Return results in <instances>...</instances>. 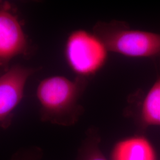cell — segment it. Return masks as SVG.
Segmentation results:
<instances>
[{
  "label": "cell",
  "mask_w": 160,
  "mask_h": 160,
  "mask_svg": "<svg viewBox=\"0 0 160 160\" xmlns=\"http://www.w3.org/2000/svg\"><path fill=\"white\" fill-rule=\"evenodd\" d=\"M92 32L103 40L109 52L126 57H160V33L132 29L124 22H98Z\"/></svg>",
  "instance_id": "7a4b0ae2"
},
{
  "label": "cell",
  "mask_w": 160,
  "mask_h": 160,
  "mask_svg": "<svg viewBox=\"0 0 160 160\" xmlns=\"http://www.w3.org/2000/svg\"><path fill=\"white\" fill-rule=\"evenodd\" d=\"M139 120L143 128L160 126V77L143 97L139 109Z\"/></svg>",
  "instance_id": "52a82bcc"
},
{
  "label": "cell",
  "mask_w": 160,
  "mask_h": 160,
  "mask_svg": "<svg viewBox=\"0 0 160 160\" xmlns=\"http://www.w3.org/2000/svg\"><path fill=\"white\" fill-rule=\"evenodd\" d=\"M98 139L91 138L80 151L77 160H108L98 147Z\"/></svg>",
  "instance_id": "ba28073f"
},
{
  "label": "cell",
  "mask_w": 160,
  "mask_h": 160,
  "mask_svg": "<svg viewBox=\"0 0 160 160\" xmlns=\"http://www.w3.org/2000/svg\"><path fill=\"white\" fill-rule=\"evenodd\" d=\"M109 51L92 31L77 29L69 34L64 46V57L77 77L85 78L97 74L104 67Z\"/></svg>",
  "instance_id": "3957f363"
},
{
  "label": "cell",
  "mask_w": 160,
  "mask_h": 160,
  "mask_svg": "<svg viewBox=\"0 0 160 160\" xmlns=\"http://www.w3.org/2000/svg\"><path fill=\"white\" fill-rule=\"evenodd\" d=\"M86 85L85 78L71 80L59 75L42 80L36 92L41 120L61 126L74 125L83 112L79 101Z\"/></svg>",
  "instance_id": "6da1fadb"
},
{
  "label": "cell",
  "mask_w": 160,
  "mask_h": 160,
  "mask_svg": "<svg viewBox=\"0 0 160 160\" xmlns=\"http://www.w3.org/2000/svg\"><path fill=\"white\" fill-rule=\"evenodd\" d=\"M36 69L16 65L0 75V126L8 128L14 111L22 102L25 87Z\"/></svg>",
  "instance_id": "277c9868"
},
{
  "label": "cell",
  "mask_w": 160,
  "mask_h": 160,
  "mask_svg": "<svg viewBox=\"0 0 160 160\" xmlns=\"http://www.w3.org/2000/svg\"><path fill=\"white\" fill-rule=\"evenodd\" d=\"M42 155V150L39 147H32L18 151L12 160H39Z\"/></svg>",
  "instance_id": "9c48e42d"
},
{
  "label": "cell",
  "mask_w": 160,
  "mask_h": 160,
  "mask_svg": "<svg viewBox=\"0 0 160 160\" xmlns=\"http://www.w3.org/2000/svg\"><path fill=\"white\" fill-rule=\"evenodd\" d=\"M112 160H156L152 143L143 135H136L120 140L115 144Z\"/></svg>",
  "instance_id": "8992f818"
},
{
  "label": "cell",
  "mask_w": 160,
  "mask_h": 160,
  "mask_svg": "<svg viewBox=\"0 0 160 160\" xmlns=\"http://www.w3.org/2000/svg\"><path fill=\"white\" fill-rule=\"evenodd\" d=\"M29 44L23 26L8 2H0V67L27 54Z\"/></svg>",
  "instance_id": "5b68a950"
}]
</instances>
